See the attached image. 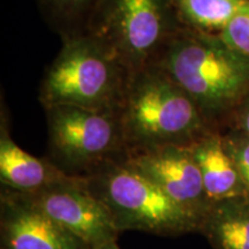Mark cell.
Instances as JSON below:
<instances>
[{
	"mask_svg": "<svg viewBox=\"0 0 249 249\" xmlns=\"http://www.w3.org/2000/svg\"><path fill=\"white\" fill-rule=\"evenodd\" d=\"M200 108L211 127L249 97V58L219 35L181 28L156 62Z\"/></svg>",
	"mask_w": 249,
	"mask_h": 249,
	"instance_id": "6da1fadb",
	"label": "cell"
},
{
	"mask_svg": "<svg viewBox=\"0 0 249 249\" xmlns=\"http://www.w3.org/2000/svg\"><path fill=\"white\" fill-rule=\"evenodd\" d=\"M117 114L126 151L191 145L213 130L191 96L157 65L132 74Z\"/></svg>",
	"mask_w": 249,
	"mask_h": 249,
	"instance_id": "7a4b0ae2",
	"label": "cell"
},
{
	"mask_svg": "<svg viewBox=\"0 0 249 249\" xmlns=\"http://www.w3.org/2000/svg\"><path fill=\"white\" fill-rule=\"evenodd\" d=\"M132 74L93 37L87 34L68 37L40 83V104L44 108L70 105L117 112Z\"/></svg>",
	"mask_w": 249,
	"mask_h": 249,
	"instance_id": "3957f363",
	"label": "cell"
},
{
	"mask_svg": "<svg viewBox=\"0 0 249 249\" xmlns=\"http://www.w3.org/2000/svg\"><path fill=\"white\" fill-rule=\"evenodd\" d=\"M123 157L104 161L80 176L108 211L118 231L169 236L198 232L197 218L129 167Z\"/></svg>",
	"mask_w": 249,
	"mask_h": 249,
	"instance_id": "277c9868",
	"label": "cell"
},
{
	"mask_svg": "<svg viewBox=\"0 0 249 249\" xmlns=\"http://www.w3.org/2000/svg\"><path fill=\"white\" fill-rule=\"evenodd\" d=\"M181 28L173 0H98L82 34L135 73L156 65Z\"/></svg>",
	"mask_w": 249,
	"mask_h": 249,
	"instance_id": "5b68a950",
	"label": "cell"
},
{
	"mask_svg": "<svg viewBox=\"0 0 249 249\" xmlns=\"http://www.w3.org/2000/svg\"><path fill=\"white\" fill-rule=\"evenodd\" d=\"M50 148L59 167L81 176L126 152L117 112L58 105L45 108Z\"/></svg>",
	"mask_w": 249,
	"mask_h": 249,
	"instance_id": "8992f818",
	"label": "cell"
},
{
	"mask_svg": "<svg viewBox=\"0 0 249 249\" xmlns=\"http://www.w3.org/2000/svg\"><path fill=\"white\" fill-rule=\"evenodd\" d=\"M20 194L88 247L117 241L120 232L110 213L80 176L68 174L38 192Z\"/></svg>",
	"mask_w": 249,
	"mask_h": 249,
	"instance_id": "52a82bcc",
	"label": "cell"
},
{
	"mask_svg": "<svg viewBox=\"0 0 249 249\" xmlns=\"http://www.w3.org/2000/svg\"><path fill=\"white\" fill-rule=\"evenodd\" d=\"M191 145L132 149L124 152L123 160L201 222L211 202Z\"/></svg>",
	"mask_w": 249,
	"mask_h": 249,
	"instance_id": "ba28073f",
	"label": "cell"
},
{
	"mask_svg": "<svg viewBox=\"0 0 249 249\" xmlns=\"http://www.w3.org/2000/svg\"><path fill=\"white\" fill-rule=\"evenodd\" d=\"M1 249H87L20 193H1Z\"/></svg>",
	"mask_w": 249,
	"mask_h": 249,
	"instance_id": "9c48e42d",
	"label": "cell"
},
{
	"mask_svg": "<svg viewBox=\"0 0 249 249\" xmlns=\"http://www.w3.org/2000/svg\"><path fill=\"white\" fill-rule=\"evenodd\" d=\"M58 165L39 160L21 149L11 139L2 121L0 134V180L2 187L23 194L38 192L66 178Z\"/></svg>",
	"mask_w": 249,
	"mask_h": 249,
	"instance_id": "30bf717a",
	"label": "cell"
},
{
	"mask_svg": "<svg viewBox=\"0 0 249 249\" xmlns=\"http://www.w3.org/2000/svg\"><path fill=\"white\" fill-rule=\"evenodd\" d=\"M191 148L211 203L247 196L240 174L222 135L213 130L193 143Z\"/></svg>",
	"mask_w": 249,
	"mask_h": 249,
	"instance_id": "8fae6325",
	"label": "cell"
},
{
	"mask_svg": "<svg viewBox=\"0 0 249 249\" xmlns=\"http://www.w3.org/2000/svg\"><path fill=\"white\" fill-rule=\"evenodd\" d=\"M198 232L213 249H249V197L213 202Z\"/></svg>",
	"mask_w": 249,
	"mask_h": 249,
	"instance_id": "7c38bea8",
	"label": "cell"
},
{
	"mask_svg": "<svg viewBox=\"0 0 249 249\" xmlns=\"http://www.w3.org/2000/svg\"><path fill=\"white\" fill-rule=\"evenodd\" d=\"M173 2L182 27L218 35L249 6V0H173Z\"/></svg>",
	"mask_w": 249,
	"mask_h": 249,
	"instance_id": "4fadbf2b",
	"label": "cell"
},
{
	"mask_svg": "<svg viewBox=\"0 0 249 249\" xmlns=\"http://www.w3.org/2000/svg\"><path fill=\"white\" fill-rule=\"evenodd\" d=\"M40 7L65 38L80 35L85 30L98 0H38Z\"/></svg>",
	"mask_w": 249,
	"mask_h": 249,
	"instance_id": "5bb4252c",
	"label": "cell"
},
{
	"mask_svg": "<svg viewBox=\"0 0 249 249\" xmlns=\"http://www.w3.org/2000/svg\"><path fill=\"white\" fill-rule=\"evenodd\" d=\"M223 140L240 174L246 195L249 197V136L235 130L230 135L223 136Z\"/></svg>",
	"mask_w": 249,
	"mask_h": 249,
	"instance_id": "9a60e30c",
	"label": "cell"
},
{
	"mask_svg": "<svg viewBox=\"0 0 249 249\" xmlns=\"http://www.w3.org/2000/svg\"><path fill=\"white\" fill-rule=\"evenodd\" d=\"M219 36L230 46L249 58V6L227 24Z\"/></svg>",
	"mask_w": 249,
	"mask_h": 249,
	"instance_id": "2e32d148",
	"label": "cell"
},
{
	"mask_svg": "<svg viewBox=\"0 0 249 249\" xmlns=\"http://www.w3.org/2000/svg\"><path fill=\"white\" fill-rule=\"evenodd\" d=\"M232 118L236 124V130L249 136V97L238 107Z\"/></svg>",
	"mask_w": 249,
	"mask_h": 249,
	"instance_id": "e0dca14e",
	"label": "cell"
},
{
	"mask_svg": "<svg viewBox=\"0 0 249 249\" xmlns=\"http://www.w3.org/2000/svg\"><path fill=\"white\" fill-rule=\"evenodd\" d=\"M87 249H120L118 247L117 241H112V242H107V244L97 246V247H89Z\"/></svg>",
	"mask_w": 249,
	"mask_h": 249,
	"instance_id": "ac0fdd59",
	"label": "cell"
}]
</instances>
